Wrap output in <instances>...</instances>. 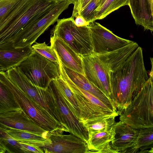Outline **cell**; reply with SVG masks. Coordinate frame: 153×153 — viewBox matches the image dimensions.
<instances>
[{
    "mask_svg": "<svg viewBox=\"0 0 153 153\" xmlns=\"http://www.w3.org/2000/svg\"><path fill=\"white\" fill-rule=\"evenodd\" d=\"M50 42L51 46L65 66L85 75L82 56L59 37L51 35Z\"/></svg>",
    "mask_w": 153,
    "mask_h": 153,
    "instance_id": "2e32d148",
    "label": "cell"
},
{
    "mask_svg": "<svg viewBox=\"0 0 153 153\" xmlns=\"http://www.w3.org/2000/svg\"><path fill=\"white\" fill-rule=\"evenodd\" d=\"M21 0H0V21L3 20Z\"/></svg>",
    "mask_w": 153,
    "mask_h": 153,
    "instance_id": "4dcf8cb0",
    "label": "cell"
},
{
    "mask_svg": "<svg viewBox=\"0 0 153 153\" xmlns=\"http://www.w3.org/2000/svg\"><path fill=\"white\" fill-rule=\"evenodd\" d=\"M74 20V23L78 27H83L88 26L90 23L87 22L83 17L79 15Z\"/></svg>",
    "mask_w": 153,
    "mask_h": 153,
    "instance_id": "d6a6232c",
    "label": "cell"
},
{
    "mask_svg": "<svg viewBox=\"0 0 153 153\" xmlns=\"http://www.w3.org/2000/svg\"><path fill=\"white\" fill-rule=\"evenodd\" d=\"M100 1L91 0L79 13V15L83 17L90 23L95 22V11L99 7Z\"/></svg>",
    "mask_w": 153,
    "mask_h": 153,
    "instance_id": "f1b7e54d",
    "label": "cell"
},
{
    "mask_svg": "<svg viewBox=\"0 0 153 153\" xmlns=\"http://www.w3.org/2000/svg\"><path fill=\"white\" fill-rule=\"evenodd\" d=\"M63 65L68 76L75 84L96 97L113 112L118 113L117 108L112 100L88 80L85 75L74 71L65 66Z\"/></svg>",
    "mask_w": 153,
    "mask_h": 153,
    "instance_id": "ffe728a7",
    "label": "cell"
},
{
    "mask_svg": "<svg viewBox=\"0 0 153 153\" xmlns=\"http://www.w3.org/2000/svg\"><path fill=\"white\" fill-rule=\"evenodd\" d=\"M0 141L5 144H9L20 152L26 153L22 143L17 141L0 128Z\"/></svg>",
    "mask_w": 153,
    "mask_h": 153,
    "instance_id": "f546056e",
    "label": "cell"
},
{
    "mask_svg": "<svg viewBox=\"0 0 153 153\" xmlns=\"http://www.w3.org/2000/svg\"><path fill=\"white\" fill-rule=\"evenodd\" d=\"M128 4L129 0H106L99 10L95 13V21L102 19L122 6Z\"/></svg>",
    "mask_w": 153,
    "mask_h": 153,
    "instance_id": "d4e9b609",
    "label": "cell"
},
{
    "mask_svg": "<svg viewBox=\"0 0 153 153\" xmlns=\"http://www.w3.org/2000/svg\"><path fill=\"white\" fill-rule=\"evenodd\" d=\"M64 131L57 129L47 133L49 143L40 148L45 153H89L86 143L72 134H63Z\"/></svg>",
    "mask_w": 153,
    "mask_h": 153,
    "instance_id": "30bf717a",
    "label": "cell"
},
{
    "mask_svg": "<svg viewBox=\"0 0 153 153\" xmlns=\"http://www.w3.org/2000/svg\"><path fill=\"white\" fill-rule=\"evenodd\" d=\"M59 65L60 76L72 92L80 110L82 119L81 123L89 120L119 115L96 97L75 84L67 74L60 60Z\"/></svg>",
    "mask_w": 153,
    "mask_h": 153,
    "instance_id": "8992f818",
    "label": "cell"
},
{
    "mask_svg": "<svg viewBox=\"0 0 153 153\" xmlns=\"http://www.w3.org/2000/svg\"><path fill=\"white\" fill-rule=\"evenodd\" d=\"M91 0H78L74 5L71 17L74 18L78 16L79 13Z\"/></svg>",
    "mask_w": 153,
    "mask_h": 153,
    "instance_id": "1f68e13d",
    "label": "cell"
},
{
    "mask_svg": "<svg viewBox=\"0 0 153 153\" xmlns=\"http://www.w3.org/2000/svg\"><path fill=\"white\" fill-rule=\"evenodd\" d=\"M111 99L119 115L129 106L149 78L138 46L119 69L110 72Z\"/></svg>",
    "mask_w": 153,
    "mask_h": 153,
    "instance_id": "6da1fadb",
    "label": "cell"
},
{
    "mask_svg": "<svg viewBox=\"0 0 153 153\" xmlns=\"http://www.w3.org/2000/svg\"><path fill=\"white\" fill-rule=\"evenodd\" d=\"M5 146V144L0 141V153L5 152L6 150L8 151L9 152H10Z\"/></svg>",
    "mask_w": 153,
    "mask_h": 153,
    "instance_id": "836d02e7",
    "label": "cell"
},
{
    "mask_svg": "<svg viewBox=\"0 0 153 153\" xmlns=\"http://www.w3.org/2000/svg\"><path fill=\"white\" fill-rule=\"evenodd\" d=\"M136 24L144 30L153 32V4L152 0H129L128 5Z\"/></svg>",
    "mask_w": 153,
    "mask_h": 153,
    "instance_id": "ac0fdd59",
    "label": "cell"
},
{
    "mask_svg": "<svg viewBox=\"0 0 153 153\" xmlns=\"http://www.w3.org/2000/svg\"><path fill=\"white\" fill-rule=\"evenodd\" d=\"M114 127L115 134L110 145L115 153H138V130L120 120Z\"/></svg>",
    "mask_w": 153,
    "mask_h": 153,
    "instance_id": "5bb4252c",
    "label": "cell"
},
{
    "mask_svg": "<svg viewBox=\"0 0 153 153\" xmlns=\"http://www.w3.org/2000/svg\"><path fill=\"white\" fill-rule=\"evenodd\" d=\"M18 107L7 88L0 82V113Z\"/></svg>",
    "mask_w": 153,
    "mask_h": 153,
    "instance_id": "4316f807",
    "label": "cell"
},
{
    "mask_svg": "<svg viewBox=\"0 0 153 153\" xmlns=\"http://www.w3.org/2000/svg\"><path fill=\"white\" fill-rule=\"evenodd\" d=\"M106 0H100L99 7L96 10L95 13L99 10V9L101 8V7L105 3Z\"/></svg>",
    "mask_w": 153,
    "mask_h": 153,
    "instance_id": "8d00e7d4",
    "label": "cell"
},
{
    "mask_svg": "<svg viewBox=\"0 0 153 153\" xmlns=\"http://www.w3.org/2000/svg\"><path fill=\"white\" fill-rule=\"evenodd\" d=\"M82 58L85 76L111 100L110 71L108 68L93 53L82 56Z\"/></svg>",
    "mask_w": 153,
    "mask_h": 153,
    "instance_id": "7c38bea8",
    "label": "cell"
},
{
    "mask_svg": "<svg viewBox=\"0 0 153 153\" xmlns=\"http://www.w3.org/2000/svg\"><path fill=\"white\" fill-rule=\"evenodd\" d=\"M0 82L7 87L19 106L44 129L48 132L60 129L68 132L49 112L14 84L8 78L6 72L0 71Z\"/></svg>",
    "mask_w": 153,
    "mask_h": 153,
    "instance_id": "277c9868",
    "label": "cell"
},
{
    "mask_svg": "<svg viewBox=\"0 0 153 153\" xmlns=\"http://www.w3.org/2000/svg\"><path fill=\"white\" fill-rule=\"evenodd\" d=\"M146 153H153V148H151L147 151Z\"/></svg>",
    "mask_w": 153,
    "mask_h": 153,
    "instance_id": "74e56055",
    "label": "cell"
},
{
    "mask_svg": "<svg viewBox=\"0 0 153 153\" xmlns=\"http://www.w3.org/2000/svg\"><path fill=\"white\" fill-rule=\"evenodd\" d=\"M56 2H59L60 1H67L70 2L71 4H73L74 5L77 3L78 0H52Z\"/></svg>",
    "mask_w": 153,
    "mask_h": 153,
    "instance_id": "d590c367",
    "label": "cell"
},
{
    "mask_svg": "<svg viewBox=\"0 0 153 153\" xmlns=\"http://www.w3.org/2000/svg\"><path fill=\"white\" fill-rule=\"evenodd\" d=\"M0 128L12 137L23 143L40 148L50 142L49 138L43 135L31 133L1 125H0Z\"/></svg>",
    "mask_w": 153,
    "mask_h": 153,
    "instance_id": "44dd1931",
    "label": "cell"
},
{
    "mask_svg": "<svg viewBox=\"0 0 153 153\" xmlns=\"http://www.w3.org/2000/svg\"><path fill=\"white\" fill-rule=\"evenodd\" d=\"M138 46L137 43L133 41L112 51L102 54H94L108 68L110 71L114 72L122 66Z\"/></svg>",
    "mask_w": 153,
    "mask_h": 153,
    "instance_id": "d6986e66",
    "label": "cell"
},
{
    "mask_svg": "<svg viewBox=\"0 0 153 153\" xmlns=\"http://www.w3.org/2000/svg\"><path fill=\"white\" fill-rule=\"evenodd\" d=\"M48 87L53 96L64 127L70 133L76 135L87 143L89 139L88 131L68 108L60 91L53 80Z\"/></svg>",
    "mask_w": 153,
    "mask_h": 153,
    "instance_id": "4fadbf2b",
    "label": "cell"
},
{
    "mask_svg": "<svg viewBox=\"0 0 153 153\" xmlns=\"http://www.w3.org/2000/svg\"><path fill=\"white\" fill-rule=\"evenodd\" d=\"M150 59L151 64V69L149 75V77L153 80V57L151 58Z\"/></svg>",
    "mask_w": 153,
    "mask_h": 153,
    "instance_id": "e575fe53",
    "label": "cell"
},
{
    "mask_svg": "<svg viewBox=\"0 0 153 153\" xmlns=\"http://www.w3.org/2000/svg\"><path fill=\"white\" fill-rule=\"evenodd\" d=\"M115 134L114 126L110 131L98 132L89 137L87 144L90 153H99L110 144L114 139Z\"/></svg>",
    "mask_w": 153,
    "mask_h": 153,
    "instance_id": "603a6c76",
    "label": "cell"
},
{
    "mask_svg": "<svg viewBox=\"0 0 153 153\" xmlns=\"http://www.w3.org/2000/svg\"><path fill=\"white\" fill-rule=\"evenodd\" d=\"M0 125L46 137L48 132L33 120L20 107L0 113Z\"/></svg>",
    "mask_w": 153,
    "mask_h": 153,
    "instance_id": "9a60e30c",
    "label": "cell"
},
{
    "mask_svg": "<svg viewBox=\"0 0 153 153\" xmlns=\"http://www.w3.org/2000/svg\"><path fill=\"white\" fill-rule=\"evenodd\" d=\"M16 68L32 84L43 88L60 77L59 64L35 51Z\"/></svg>",
    "mask_w": 153,
    "mask_h": 153,
    "instance_id": "5b68a950",
    "label": "cell"
},
{
    "mask_svg": "<svg viewBox=\"0 0 153 153\" xmlns=\"http://www.w3.org/2000/svg\"><path fill=\"white\" fill-rule=\"evenodd\" d=\"M114 116L89 120L82 123L88 133L89 137L101 131H108L112 129L116 122Z\"/></svg>",
    "mask_w": 153,
    "mask_h": 153,
    "instance_id": "cb8c5ba5",
    "label": "cell"
},
{
    "mask_svg": "<svg viewBox=\"0 0 153 153\" xmlns=\"http://www.w3.org/2000/svg\"><path fill=\"white\" fill-rule=\"evenodd\" d=\"M34 51L32 46L15 48L12 41L0 44V71L16 68Z\"/></svg>",
    "mask_w": 153,
    "mask_h": 153,
    "instance_id": "e0dca14e",
    "label": "cell"
},
{
    "mask_svg": "<svg viewBox=\"0 0 153 153\" xmlns=\"http://www.w3.org/2000/svg\"><path fill=\"white\" fill-rule=\"evenodd\" d=\"M33 51L51 61L59 64L57 55L51 46H48L45 42L42 43L36 42L32 46Z\"/></svg>",
    "mask_w": 153,
    "mask_h": 153,
    "instance_id": "83f0119b",
    "label": "cell"
},
{
    "mask_svg": "<svg viewBox=\"0 0 153 153\" xmlns=\"http://www.w3.org/2000/svg\"><path fill=\"white\" fill-rule=\"evenodd\" d=\"M88 26L90 30L93 54L112 51L133 42L117 36L98 22L90 23Z\"/></svg>",
    "mask_w": 153,
    "mask_h": 153,
    "instance_id": "8fae6325",
    "label": "cell"
},
{
    "mask_svg": "<svg viewBox=\"0 0 153 153\" xmlns=\"http://www.w3.org/2000/svg\"><path fill=\"white\" fill-rule=\"evenodd\" d=\"M6 72L14 84L49 112L63 126L56 101L48 87L45 89L33 85L16 67L9 69Z\"/></svg>",
    "mask_w": 153,
    "mask_h": 153,
    "instance_id": "ba28073f",
    "label": "cell"
},
{
    "mask_svg": "<svg viewBox=\"0 0 153 153\" xmlns=\"http://www.w3.org/2000/svg\"><path fill=\"white\" fill-rule=\"evenodd\" d=\"M71 3L67 1L58 2L48 12L23 29L13 39L15 48L31 46L51 25L58 19L60 15Z\"/></svg>",
    "mask_w": 153,
    "mask_h": 153,
    "instance_id": "9c48e42d",
    "label": "cell"
},
{
    "mask_svg": "<svg viewBox=\"0 0 153 153\" xmlns=\"http://www.w3.org/2000/svg\"><path fill=\"white\" fill-rule=\"evenodd\" d=\"M60 91L63 99L70 110L81 123L82 119L80 110L74 96L65 81L60 77L53 80Z\"/></svg>",
    "mask_w": 153,
    "mask_h": 153,
    "instance_id": "7402d4cb",
    "label": "cell"
},
{
    "mask_svg": "<svg viewBox=\"0 0 153 153\" xmlns=\"http://www.w3.org/2000/svg\"><path fill=\"white\" fill-rule=\"evenodd\" d=\"M119 120L136 129L153 128V80L151 77L120 115Z\"/></svg>",
    "mask_w": 153,
    "mask_h": 153,
    "instance_id": "3957f363",
    "label": "cell"
},
{
    "mask_svg": "<svg viewBox=\"0 0 153 153\" xmlns=\"http://www.w3.org/2000/svg\"><path fill=\"white\" fill-rule=\"evenodd\" d=\"M71 17L58 19L51 35L62 38L81 56L93 53L90 30L88 26L78 27Z\"/></svg>",
    "mask_w": 153,
    "mask_h": 153,
    "instance_id": "52a82bcc",
    "label": "cell"
},
{
    "mask_svg": "<svg viewBox=\"0 0 153 153\" xmlns=\"http://www.w3.org/2000/svg\"><path fill=\"white\" fill-rule=\"evenodd\" d=\"M138 153H146L153 148V128L138 129Z\"/></svg>",
    "mask_w": 153,
    "mask_h": 153,
    "instance_id": "484cf974",
    "label": "cell"
},
{
    "mask_svg": "<svg viewBox=\"0 0 153 153\" xmlns=\"http://www.w3.org/2000/svg\"><path fill=\"white\" fill-rule=\"evenodd\" d=\"M152 0V3H153V0Z\"/></svg>",
    "mask_w": 153,
    "mask_h": 153,
    "instance_id": "f35d334b",
    "label": "cell"
},
{
    "mask_svg": "<svg viewBox=\"0 0 153 153\" xmlns=\"http://www.w3.org/2000/svg\"><path fill=\"white\" fill-rule=\"evenodd\" d=\"M57 3L52 0L20 1L0 21V44L11 42L19 32L48 12Z\"/></svg>",
    "mask_w": 153,
    "mask_h": 153,
    "instance_id": "7a4b0ae2",
    "label": "cell"
}]
</instances>
